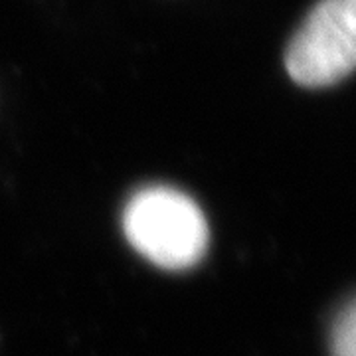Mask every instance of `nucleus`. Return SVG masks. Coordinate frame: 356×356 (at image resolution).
I'll return each mask as SVG.
<instances>
[{
	"instance_id": "nucleus-2",
	"label": "nucleus",
	"mask_w": 356,
	"mask_h": 356,
	"mask_svg": "<svg viewBox=\"0 0 356 356\" xmlns=\"http://www.w3.org/2000/svg\"><path fill=\"white\" fill-rule=\"evenodd\" d=\"M356 64V0H318L285 54V67L303 88H329Z\"/></svg>"
},
{
	"instance_id": "nucleus-1",
	"label": "nucleus",
	"mask_w": 356,
	"mask_h": 356,
	"mask_svg": "<svg viewBox=\"0 0 356 356\" xmlns=\"http://www.w3.org/2000/svg\"><path fill=\"white\" fill-rule=\"evenodd\" d=\"M123 229L131 245L165 269H186L202 259L208 224L202 210L186 194L151 186L129 200Z\"/></svg>"
},
{
	"instance_id": "nucleus-3",
	"label": "nucleus",
	"mask_w": 356,
	"mask_h": 356,
	"mask_svg": "<svg viewBox=\"0 0 356 356\" xmlns=\"http://www.w3.org/2000/svg\"><path fill=\"white\" fill-rule=\"evenodd\" d=\"M356 313L355 303L341 313V317L332 331V355L334 356H356Z\"/></svg>"
}]
</instances>
